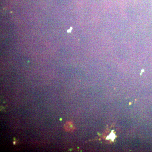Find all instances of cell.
I'll return each mask as SVG.
<instances>
[{
	"label": "cell",
	"mask_w": 152,
	"mask_h": 152,
	"mask_svg": "<svg viewBox=\"0 0 152 152\" xmlns=\"http://www.w3.org/2000/svg\"><path fill=\"white\" fill-rule=\"evenodd\" d=\"M65 130L67 132H73L75 130L73 123L71 122L68 121L65 124L64 127Z\"/></svg>",
	"instance_id": "cell-1"
}]
</instances>
